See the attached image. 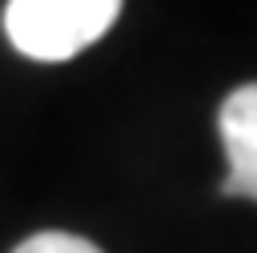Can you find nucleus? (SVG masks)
I'll return each instance as SVG.
<instances>
[{
    "mask_svg": "<svg viewBox=\"0 0 257 253\" xmlns=\"http://www.w3.org/2000/svg\"><path fill=\"white\" fill-rule=\"evenodd\" d=\"M221 145L229 157L225 193L253 197L257 193V88L241 84L221 104Z\"/></svg>",
    "mask_w": 257,
    "mask_h": 253,
    "instance_id": "2",
    "label": "nucleus"
},
{
    "mask_svg": "<svg viewBox=\"0 0 257 253\" xmlns=\"http://www.w3.org/2000/svg\"><path fill=\"white\" fill-rule=\"evenodd\" d=\"M120 12V0H8L4 32L32 60H68L100 40Z\"/></svg>",
    "mask_w": 257,
    "mask_h": 253,
    "instance_id": "1",
    "label": "nucleus"
},
{
    "mask_svg": "<svg viewBox=\"0 0 257 253\" xmlns=\"http://www.w3.org/2000/svg\"><path fill=\"white\" fill-rule=\"evenodd\" d=\"M12 253H100L92 241L76 237V233H60V229H48V233H32L24 245H16Z\"/></svg>",
    "mask_w": 257,
    "mask_h": 253,
    "instance_id": "3",
    "label": "nucleus"
}]
</instances>
